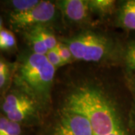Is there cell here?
I'll return each instance as SVG.
<instances>
[{
	"instance_id": "11",
	"label": "cell",
	"mask_w": 135,
	"mask_h": 135,
	"mask_svg": "<svg viewBox=\"0 0 135 135\" xmlns=\"http://www.w3.org/2000/svg\"><path fill=\"white\" fill-rule=\"evenodd\" d=\"M26 128L0 113V135H26Z\"/></svg>"
},
{
	"instance_id": "14",
	"label": "cell",
	"mask_w": 135,
	"mask_h": 135,
	"mask_svg": "<svg viewBox=\"0 0 135 135\" xmlns=\"http://www.w3.org/2000/svg\"><path fill=\"white\" fill-rule=\"evenodd\" d=\"M89 5L90 8L96 10L102 14L110 13L113 11L115 2L112 0H94L89 1Z\"/></svg>"
},
{
	"instance_id": "7",
	"label": "cell",
	"mask_w": 135,
	"mask_h": 135,
	"mask_svg": "<svg viewBox=\"0 0 135 135\" xmlns=\"http://www.w3.org/2000/svg\"><path fill=\"white\" fill-rule=\"evenodd\" d=\"M59 6L67 18L72 21H82L86 18L90 8L89 1L64 0L58 2Z\"/></svg>"
},
{
	"instance_id": "5",
	"label": "cell",
	"mask_w": 135,
	"mask_h": 135,
	"mask_svg": "<svg viewBox=\"0 0 135 135\" xmlns=\"http://www.w3.org/2000/svg\"><path fill=\"white\" fill-rule=\"evenodd\" d=\"M56 13L55 5L48 1H41L38 5L23 12L8 15L11 29L23 32L36 26H43L53 19Z\"/></svg>"
},
{
	"instance_id": "13",
	"label": "cell",
	"mask_w": 135,
	"mask_h": 135,
	"mask_svg": "<svg viewBox=\"0 0 135 135\" xmlns=\"http://www.w3.org/2000/svg\"><path fill=\"white\" fill-rule=\"evenodd\" d=\"M34 27L36 29L40 38L43 41L48 50H51L56 47L58 42L56 41V37L53 35L52 32H50L48 29L44 27L43 26H36Z\"/></svg>"
},
{
	"instance_id": "15",
	"label": "cell",
	"mask_w": 135,
	"mask_h": 135,
	"mask_svg": "<svg viewBox=\"0 0 135 135\" xmlns=\"http://www.w3.org/2000/svg\"><path fill=\"white\" fill-rule=\"evenodd\" d=\"M56 50L58 52L60 58L62 59L64 64L68 63L71 61V59L72 58V54L66 44L58 43L56 47Z\"/></svg>"
},
{
	"instance_id": "6",
	"label": "cell",
	"mask_w": 135,
	"mask_h": 135,
	"mask_svg": "<svg viewBox=\"0 0 135 135\" xmlns=\"http://www.w3.org/2000/svg\"><path fill=\"white\" fill-rule=\"evenodd\" d=\"M52 135H92V126L86 117L64 108Z\"/></svg>"
},
{
	"instance_id": "8",
	"label": "cell",
	"mask_w": 135,
	"mask_h": 135,
	"mask_svg": "<svg viewBox=\"0 0 135 135\" xmlns=\"http://www.w3.org/2000/svg\"><path fill=\"white\" fill-rule=\"evenodd\" d=\"M15 69V65H11L0 56V95L2 97L7 92L13 83Z\"/></svg>"
},
{
	"instance_id": "4",
	"label": "cell",
	"mask_w": 135,
	"mask_h": 135,
	"mask_svg": "<svg viewBox=\"0 0 135 135\" xmlns=\"http://www.w3.org/2000/svg\"><path fill=\"white\" fill-rule=\"evenodd\" d=\"M77 59L86 62H98L108 51L105 38L93 32H84L67 41L65 44Z\"/></svg>"
},
{
	"instance_id": "12",
	"label": "cell",
	"mask_w": 135,
	"mask_h": 135,
	"mask_svg": "<svg viewBox=\"0 0 135 135\" xmlns=\"http://www.w3.org/2000/svg\"><path fill=\"white\" fill-rule=\"evenodd\" d=\"M17 47L15 34L9 29H2L0 31V50L11 51Z\"/></svg>"
},
{
	"instance_id": "9",
	"label": "cell",
	"mask_w": 135,
	"mask_h": 135,
	"mask_svg": "<svg viewBox=\"0 0 135 135\" xmlns=\"http://www.w3.org/2000/svg\"><path fill=\"white\" fill-rule=\"evenodd\" d=\"M119 21L124 28L135 30V0L126 1L122 5Z\"/></svg>"
},
{
	"instance_id": "2",
	"label": "cell",
	"mask_w": 135,
	"mask_h": 135,
	"mask_svg": "<svg viewBox=\"0 0 135 135\" xmlns=\"http://www.w3.org/2000/svg\"><path fill=\"white\" fill-rule=\"evenodd\" d=\"M13 83L29 93L41 103L48 100L56 68L46 55L31 50L21 53L15 64Z\"/></svg>"
},
{
	"instance_id": "20",
	"label": "cell",
	"mask_w": 135,
	"mask_h": 135,
	"mask_svg": "<svg viewBox=\"0 0 135 135\" xmlns=\"http://www.w3.org/2000/svg\"><path fill=\"white\" fill-rule=\"evenodd\" d=\"M129 46H130L131 48H133L135 50V42H132V43H131L129 44Z\"/></svg>"
},
{
	"instance_id": "1",
	"label": "cell",
	"mask_w": 135,
	"mask_h": 135,
	"mask_svg": "<svg viewBox=\"0 0 135 135\" xmlns=\"http://www.w3.org/2000/svg\"><path fill=\"white\" fill-rule=\"evenodd\" d=\"M65 107L86 117L92 135H128L113 103L96 87L77 88L68 97Z\"/></svg>"
},
{
	"instance_id": "18",
	"label": "cell",
	"mask_w": 135,
	"mask_h": 135,
	"mask_svg": "<svg viewBox=\"0 0 135 135\" xmlns=\"http://www.w3.org/2000/svg\"><path fill=\"white\" fill-rule=\"evenodd\" d=\"M131 88H132V93H133V96H134V116H135V80L131 84Z\"/></svg>"
},
{
	"instance_id": "3",
	"label": "cell",
	"mask_w": 135,
	"mask_h": 135,
	"mask_svg": "<svg viewBox=\"0 0 135 135\" xmlns=\"http://www.w3.org/2000/svg\"><path fill=\"white\" fill-rule=\"evenodd\" d=\"M39 102L15 83L0 101V113L10 120L28 126L37 120Z\"/></svg>"
},
{
	"instance_id": "17",
	"label": "cell",
	"mask_w": 135,
	"mask_h": 135,
	"mask_svg": "<svg viewBox=\"0 0 135 135\" xmlns=\"http://www.w3.org/2000/svg\"><path fill=\"white\" fill-rule=\"evenodd\" d=\"M126 62L128 67L135 72V50L129 45L126 50Z\"/></svg>"
},
{
	"instance_id": "21",
	"label": "cell",
	"mask_w": 135,
	"mask_h": 135,
	"mask_svg": "<svg viewBox=\"0 0 135 135\" xmlns=\"http://www.w3.org/2000/svg\"><path fill=\"white\" fill-rule=\"evenodd\" d=\"M1 98H2V96L0 95V101H1Z\"/></svg>"
},
{
	"instance_id": "10",
	"label": "cell",
	"mask_w": 135,
	"mask_h": 135,
	"mask_svg": "<svg viewBox=\"0 0 135 135\" xmlns=\"http://www.w3.org/2000/svg\"><path fill=\"white\" fill-rule=\"evenodd\" d=\"M38 0H11L5 1L0 4L3 5L4 8L8 12V15L23 12L32 9L39 4Z\"/></svg>"
},
{
	"instance_id": "16",
	"label": "cell",
	"mask_w": 135,
	"mask_h": 135,
	"mask_svg": "<svg viewBox=\"0 0 135 135\" xmlns=\"http://www.w3.org/2000/svg\"><path fill=\"white\" fill-rule=\"evenodd\" d=\"M46 56H47L49 62H50V64L55 68L64 65V62L62 60V59L60 58V56L59 55L58 52L56 51V48L51 50H49L47 53L46 54Z\"/></svg>"
},
{
	"instance_id": "19",
	"label": "cell",
	"mask_w": 135,
	"mask_h": 135,
	"mask_svg": "<svg viewBox=\"0 0 135 135\" xmlns=\"http://www.w3.org/2000/svg\"><path fill=\"white\" fill-rule=\"evenodd\" d=\"M2 29H3V20L2 16L0 15V31Z\"/></svg>"
}]
</instances>
